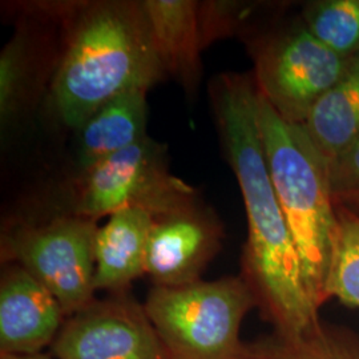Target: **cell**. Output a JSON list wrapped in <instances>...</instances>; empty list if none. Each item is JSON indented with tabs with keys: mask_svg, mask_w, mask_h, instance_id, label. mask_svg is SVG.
I'll return each instance as SVG.
<instances>
[{
	"mask_svg": "<svg viewBox=\"0 0 359 359\" xmlns=\"http://www.w3.org/2000/svg\"><path fill=\"white\" fill-rule=\"evenodd\" d=\"M218 135L244 198L248 238L241 278L273 333L294 337L320 321L304 283L301 259L278 203L264 151L253 77L224 74L213 80Z\"/></svg>",
	"mask_w": 359,
	"mask_h": 359,
	"instance_id": "cell-1",
	"label": "cell"
},
{
	"mask_svg": "<svg viewBox=\"0 0 359 359\" xmlns=\"http://www.w3.org/2000/svg\"><path fill=\"white\" fill-rule=\"evenodd\" d=\"M65 51L52 79V109L79 129L123 93L145 90L167 74L142 1L77 3L67 11Z\"/></svg>",
	"mask_w": 359,
	"mask_h": 359,
	"instance_id": "cell-2",
	"label": "cell"
},
{
	"mask_svg": "<svg viewBox=\"0 0 359 359\" xmlns=\"http://www.w3.org/2000/svg\"><path fill=\"white\" fill-rule=\"evenodd\" d=\"M258 121L270 179L301 259L309 298L320 311L329 301L327 281L338 231L329 161L302 126L286 123L259 93Z\"/></svg>",
	"mask_w": 359,
	"mask_h": 359,
	"instance_id": "cell-3",
	"label": "cell"
},
{
	"mask_svg": "<svg viewBox=\"0 0 359 359\" xmlns=\"http://www.w3.org/2000/svg\"><path fill=\"white\" fill-rule=\"evenodd\" d=\"M142 305L165 358H248L241 327L257 302L241 276L179 287L154 286Z\"/></svg>",
	"mask_w": 359,
	"mask_h": 359,
	"instance_id": "cell-4",
	"label": "cell"
},
{
	"mask_svg": "<svg viewBox=\"0 0 359 359\" xmlns=\"http://www.w3.org/2000/svg\"><path fill=\"white\" fill-rule=\"evenodd\" d=\"M194 201L192 187L169 172L165 148L147 136L80 172L67 213L97 221L136 208L157 217Z\"/></svg>",
	"mask_w": 359,
	"mask_h": 359,
	"instance_id": "cell-5",
	"label": "cell"
},
{
	"mask_svg": "<svg viewBox=\"0 0 359 359\" xmlns=\"http://www.w3.org/2000/svg\"><path fill=\"white\" fill-rule=\"evenodd\" d=\"M97 221L63 213L7 231L1 257L43 283L65 310L76 313L95 299V238Z\"/></svg>",
	"mask_w": 359,
	"mask_h": 359,
	"instance_id": "cell-6",
	"label": "cell"
},
{
	"mask_svg": "<svg viewBox=\"0 0 359 359\" xmlns=\"http://www.w3.org/2000/svg\"><path fill=\"white\" fill-rule=\"evenodd\" d=\"M253 56L257 92L294 126L306 121L313 107L346 74L351 60L322 46L304 25L261 40Z\"/></svg>",
	"mask_w": 359,
	"mask_h": 359,
	"instance_id": "cell-7",
	"label": "cell"
},
{
	"mask_svg": "<svg viewBox=\"0 0 359 359\" xmlns=\"http://www.w3.org/2000/svg\"><path fill=\"white\" fill-rule=\"evenodd\" d=\"M51 350L56 359H167L144 305L126 293L67 317Z\"/></svg>",
	"mask_w": 359,
	"mask_h": 359,
	"instance_id": "cell-8",
	"label": "cell"
},
{
	"mask_svg": "<svg viewBox=\"0 0 359 359\" xmlns=\"http://www.w3.org/2000/svg\"><path fill=\"white\" fill-rule=\"evenodd\" d=\"M222 237V225L216 213L198 200L154 217L145 276L154 286L161 287L198 283L206 266L217 256Z\"/></svg>",
	"mask_w": 359,
	"mask_h": 359,
	"instance_id": "cell-9",
	"label": "cell"
},
{
	"mask_svg": "<svg viewBox=\"0 0 359 359\" xmlns=\"http://www.w3.org/2000/svg\"><path fill=\"white\" fill-rule=\"evenodd\" d=\"M65 310L29 271L8 264L0 280V354H38L51 347Z\"/></svg>",
	"mask_w": 359,
	"mask_h": 359,
	"instance_id": "cell-10",
	"label": "cell"
},
{
	"mask_svg": "<svg viewBox=\"0 0 359 359\" xmlns=\"http://www.w3.org/2000/svg\"><path fill=\"white\" fill-rule=\"evenodd\" d=\"M154 216L129 208L109 216L95 238V289L124 294L145 274V261Z\"/></svg>",
	"mask_w": 359,
	"mask_h": 359,
	"instance_id": "cell-11",
	"label": "cell"
},
{
	"mask_svg": "<svg viewBox=\"0 0 359 359\" xmlns=\"http://www.w3.org/2000/svg\"><path fill=\"white\" fill-rule=\"evenodd\" d=\"M154 46L165 72L188 92L198 86L201 51L205 50L200 26V3L193 0H144Z\"/></svg>",
	"mask_w": 359,
	"mask_h": 359,
	"instance_id": "cell-12",
	"label": "cell"
},
{
	"mask_svg": "<svg viewBox=\"0 0 359 359\" xmlns=\"http://www.w3.org/2000/svg\"><path fill=\"white\" fill-rule=\"evenodd\" d=\"M147 115L145 90L123 93L100 107L79 129L80 172L147 137Z\"/></svg>",
	"mask_w": 359,
	"mask_h": 359,
	"instance_id": "cell-13",
	"label": "cell"
},
{
	"mask_svg": "<svg viewBox=\"0 0 359 359\" xmlns=\"http://www.w3.org/2000/svg\"><path fill=\"white\" fill-rule=\"evenodd\" d=\"M302 128L330 163L359 135V55L310 111Z\"/></svg>",
	"mask_w": 359,
	"mask_h": 359,
	"instance_id": "cell-14",
	"label": "cell"
},
{
	"mask_svg": "<svg viewBox=\"0 0 359 359\" xmlns=\"http://www.w3.org/2000/svg\"><path fill=\"white\" fill-rule=\"evenodd\" d=\"M248 345L246 359H359V334L321 320L299 335L273 333Z\"/></svg>",
	"mask_w": 359,
	"mask_h": 359,
	"instance_id": "cell-15",
	"label": "cell"
},
{
	"mask_svg": "<svg viewBox=\"0 0 359 359\" xmlns=\"http://www.w3.org/2000/svg\"><path fill=\"white\" fill-rule=\"evenodd\" d=\"M302 25L322 46L344 59L359 55V0H320L304 7Z\"/></svg>",
	"mask_w": 359,
	"mask_h": 359,
	"instance_id": "cell-16",
	"label": "cell"
},
{
	"mask_svg": "<svg viewBox=\"0 0 359 359\" xmlns=\"http://www.w3.org/2000/svg\"><path fill=\"white\" fill-rule=\"evenodd\" d=\"M338 231L327 281V298L359 308V216L337 204Z\"/></svg>",
	"mask_w": 359,
	"mask_h": 359,
	"instance_id": "cell-17",
	"label": "cell"
},
{
	"mask_svg": "<svg viewBox=\"0 0 359 359\" xmlns=\"http://www.w3.org/2000/svg\"><path fill=\"white\" fill-rule=\"evenodd\" d=\"M31 74V50L26 36L15 35L0 55V120L8 126L19 115Z\"/></svg>",
	"mask_w": 359,
	"mask_h": 359,
	"instance_id": "cell-18",
	"label": "cell"
},
{
	"mask_svg": "<svg viewBox=\"0 0 359 359\" xmlns=\"http://www.w3.org/2000/svg\"><path fill=\"white\" fill-rule=\"evenodd\" d=\"M200 26L204 48L217 39L231 35L241 19V6L231 1L200 3Z\"/></svg>",
	"mask_w": 359,
	"mask_h": 359,
	"instance_id": "cell-19",
	"label": "cell"
},
{
	"mask_svg": "<svg viewBox=\"0 0 359 359\" xmlns=\"http://www.w3.org/2000/svg\"><path fill=\"white\" fill-rule=\"evenodd\" d=\"M0 359H53L51 355L43 353L38 354H0Z\"/></svg>",
	"mask_w": 359,
	"mask_h": 359,
	"instance_id": "cell-20",
	"label": "cell"
},
{
	"mask_svg": "<svg viewBox=\"0 0 359 359\" xmlns=\"http://www.w3.org/2000/svg\"><path fill=\"white\" fill-rule=\"evenodd\" d=\"M342 205L350 208L353 212H355L359 216V197L357 198H353V200H348L346 203H342Z\"/></svg>",
	"mask_w": 359,
	"mask_h": 359,
	"instance_id": "cell-21",
	"label": "cell"
}]
</instances>
